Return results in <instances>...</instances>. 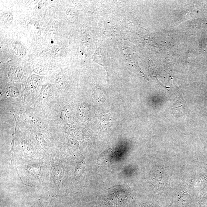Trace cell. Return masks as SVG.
Masks as SVG:
<instances>
[{
	"mask_svg": "<svg viewBox=\"0 0 207 207\" xmlns=\"http://www.w3.org/2000/svg\"><path fill=\"white\" fill-rule=\"evenodd\" d=\"M23 70L21 67H17L13 70L12 72V78L14 80H18L21 78L23 74Z\"/></svg>",
	"mask_w": 207,
	"mask_h": 207,
	"instance_id": "obj_6",
	"label": "cell"
},
{
	"mask_svg": "<svg viewBox=\"0 0 207 207\" xmlns=\"http://www.w3.org/2000/svg\"><path fill=\"white\" fill-rule=\"evenodd\" d=\"M32 69L33 71L40 74H44L47 72V69L39 65L34 67Z\"/></svg>",
	"mask_w": 207,
	"mask_h": 207,
	"instance_id": "obj_9",
	"label": "cell"
},
{
	"mask_svg": "<svg viewBox=\"0 0 207 207\" xmlns=\"http://www.w3.org/2000/svg\"><path fill=\"white\" fill-rule=\"evenodd\" d=\"M41 82V79L39 76H32L29 81V87L31 89L36 88L39 86Z\"/></svg>",
	"mask_w": 207,
	"mask_h": 207,
	"instance_id": "obj_4",
	"label": "cell"
},
{
	"mask_svg": "<svg viewBox=\"0 0 207 207\" xmlns=\"http://www.w3.org/2000/svg\"><path fill=\"white\" fill-rule=\"evenodd\" d=\"M49 88L45 87L44 90L41 93V96L43 99H45L47 97L48 93H49Z\"/></svg>",
	"mask_w": 207,
	"mask_h": 207,
	"instance_id": "obj_11",
	"label": "cell"
},
{
	"mask_svg": "<svg viewBox=\"0 0 207 207\" xmlns=\"http://www.w3.org/2000/svg\"><path fill=\"white\" fill-rule=\"evenodd\" d=\"M13 20V16L11 13H4L1 17V22L3 24H10Z\"/></svg>",
	"mask_w": 207,
	"mask_h": 207,
	"instance_id": "obj_5",
	"label": "cell"
},
{
	"mask_svg": "<svg viewBox=\"0 0 207 207\" xmlns=\"http://www.w3.org/2000/svg\"><path fill=\"white\" fill-rule=\"evenodd\" d=\"M61 159L60 157L45 158L46 167L43 187L51 194L60 195L64 190L65 169Z\"/></svg>",
	"mask_w": 207,
	"mask_h": 207,
	"instance_id": "obj_1",
	"label": "cell"
},
{
	"mask_svg": "<svg viewBox=\"0 0 207 207\" xmlns=\"http://www.w3.org/2000/svg\"><path fill=\"white\" fill-rule=\"evenodd\" d=\"M55 84L58 89H62L64 86V76L60 74L57 76L55 79Z\"/></svg>",
	"mask_w": 207,
	"mask_h": 207,
	"instance_id": "obj_7",
	"label": "cell"
},
{
	"mask_svg": "<svg viewBox=\"0 0 207 207\" xmlns=\"http://www.w3.org/2000/svg\"><path fill=\"white\" fill-rule=\"evenodd\" d=\"M6 93L8 96L12 98H16L18 96L19 92L18 89L16 88L10 87L7 88L6 90Z\"/></svg>",
	"mask_w": 207,
	"mask_h": 207,
	"instance_id": "obj_8",
	"label": "cell"
},
{
	"mask_svg": "<svg viewBox=\"0 0 207 207\" xmlns=\"http://www.w3.org/2000/svg\"><path fill=\"white\" fill-rule=\"evenodd\" d=\"M125 192L116 186L105 191L100 195L98 200L100 207H121L126 202Z\"/></svg>",
	"mask_w": 207,
	"mask_h": 207,
	"instance_id": "obj_3",
	"label": "cell"
},
{
	"mask_svg": "<svg viewBox=\"0 0 207 207\" xmlns=\"http://www.w3.org/2000/svg\"><path fill=\"white\" fill-rule=\"evenodd\" d=\"M61 47L60 45H56L53 47L52 50V54L54 57L60 56L61 51Z\"/></svg>",
	"mask_w": 207,
	"mask_h": 207,
	"instance_id": "obj_10",
	"label": "cell"
},
{
	"mask_svg": "<svg viewBox=\"0 0 207 207\" xmlns=\"http://www.w3.org/2000/svg\"><path fill=\"white\" fill-rule=\"evenodd\" d=\"M17 171L23 184L34 187L43 185L46 163L45 158L40 160L20 161Z\"/></svg>",
	"mask_w": 207,
	"mask_h": 207,
	"instance_id": "obj_2",
	"label": "cell"
}]
</instances>
